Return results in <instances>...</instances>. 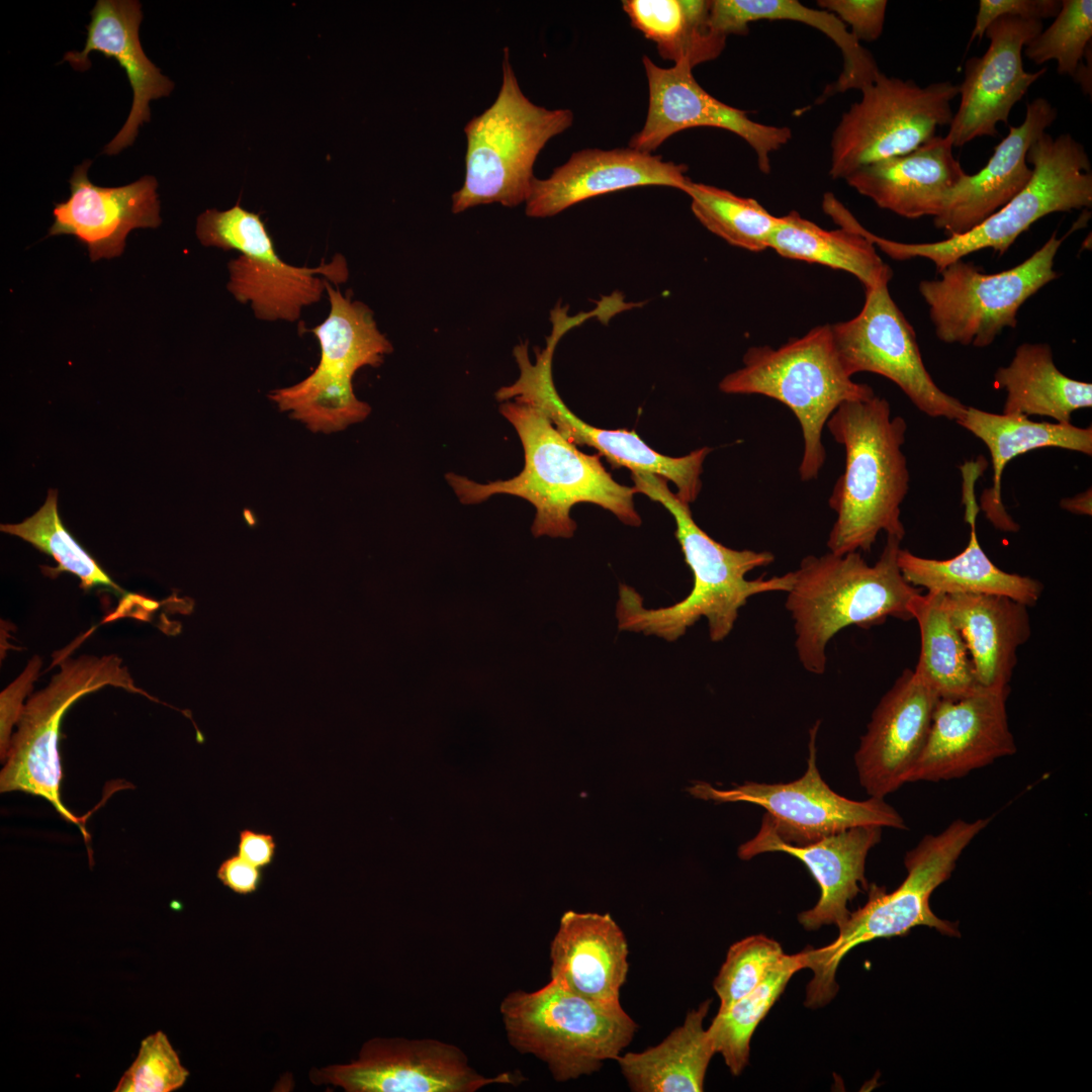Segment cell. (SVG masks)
<instances>
[{"instance_id":"1","label":"cell","mask_w":1092,"mask_h":1092,"mask_svg":"<svg viewBox=\"0 0 1092 1092\" xmlns=\"http://www.w3.org/2000/svg\"><path fill=\"white\" fill-rule=\"evenodd\" d=\"M637 492L662 505L675 522V538L693 574V587L679 602L663 608L646 609L642 597L620 583L616 608L618 627L623 631L655 635L675 641L702 617L707 618L712 641H722L732 631L739 610L755 595L788 592L793 573L747 579L751 570L771 564L769 551L735 550L710 537L695 522L690 504L670 491L665 478L645 471H631Z\"/></svg>"},{"instance_id":"2","label":"cell","mask_w":1092,"mask_h":1092,"mask_svg":"<svg viewBox=\"0 0 1092 1092\" xmlns=\"http://www.w3.org/2000/svg\"><path fill=\"white\" fill-rule=\"evenodd\" d=\"M500 414L515 428L524 450L522 471L507 480L478 483L448 473L446 479L463 504H478L495 494H511L536 509L535 537L569 538L576 529L573 506L588 503L610 511L622 523L638 527L634 486L617 482L606 470L600 454H585L568 441L536 406L506 400Z\"/></svg>"},{"instance_id":"3","label":"cell","mask_w":1092,"mask_h":1092,"mask_svg":"<svg viewBox=\"0 0 1092 1092\" xmlns=\"http://www.w3.org/2000/svg\"><path fill=\"white\" fill-rule=\"evenodd\" d=\"M826 426L844 447L845 466L828 498L836 520L827 538L834 554L870 552L881 532L903 540L901 505L909 489L902 447L907 424L873 395L842 402Z\"/></svg>"},{"instance_id":"4","label":"cell","mask_w":1092,"mask_h":1092,"mask_svg":"<svg viewBox=\"0 0 1092 1092\" xmlns=\"http://www.w3.org/2000/svg\"><path fill=\"white\" fill-rule=\"evenodd\" d=\"M902 539L887 536L876 563L866 562L859 551L804 557L792 571L786 609L794 622L795 647L802 666L810 673L826 669V648L848 626L870 628L889 617L912 620L909 605L920 593L903 576L898 553Z\"/></svg>"},{"instance_id":"5","label":"cell","mask_w":1092,"mask_h":1092,"mask_svg":"<svg viewBox=\"0 0 1092 1092\" xmlns=\"http://www.w3.org/2000/svg\"><path fill=\"white\" fill-rule=\"evenodd\" d=\"M991 818L975 821L956 819L941 832L926 834L904 858L907 876L891 893L872 885L867 903L838 929L835 940L820 948H805L806 968L813 971L807 986L805 1005L827 1004L837 993L835 975L840 962L855 946L878 938L907 934L917 926L934 928L941 934L958 935L957 924L938 918L931 910L932 892L948 880L957 861Z\"/></svg>"},{"instance_id":"6","label":"cell","mask_w":1092,"mask_h":1092,"mask_svg":"<svg viewBox=\"0 0 1092 1092\" xmlns=\"http://www.w3.org/2000/svg\"><path fill=\"white\" fill-rule=\"evenodd\" d=\"M742 362L723 377L719 389L764 395L789 407L803 436L800 478L816 479L826 459L822 432L828 419L842 402L875 395L873 388L853 381L843 369L831 325L818 326L778 349L750 347Z\"/></svg>"},{"instance_id":"7","label":"cell","mask_w":1092,"mask_h":1092,"mask_svg":"<svg viewBox=\"0 0 1092 1092\" xmlns=\"http://www.w3.org/2000/svg\"><path fill=\"white\" fill-rule=\"evenodd\" d=\"M503 81L493 103L464 126L465 177L452 194L451 210L500 203L515 207L526 202L534 180V164L545 145L569 128L570 109H548L533 103L522 91L504 49Z\"/></svg>"},{"instance_id":"8","label":"cell","mask_w":1092,"mask_h":1092,"mask_svg":"<svg viewBox=\"0 0 1092 1092\" xmlns=\"http://www.w3.org/2000/svg\"><path fill=\"white\" fill-rule=\"evenodd\" d=\"M1027 163L1032 177L1003 207L971 231L933 243L908 244L860 232L895 260L925 258L937 272L965 256L984 249L999 255L1039 218L1092 206L1091 163L1084 146L1069 133L1053 138L1042 132L1030 146Z\"/></svg>"},{"instance_id":"9","label":"cell","mask_w":1092,"mask_h":1092,"mask_svg":"<svg viewBox=\"0 0 1092 1092\" xmlns=\"http://www.w3.org/2000/svg\"><path fill=\"white\" fill-rule=\"evenodd\" d=\"M499 1010L509 1042L544 1062L557 1082L598 1072L638 1028L620 1002L592 1001L553 980L533 992L509 993Z\"/></svg>"},{"instance_id":"10","label":"cell","mask_w":1092,"mask_h":1092,"mask_svg":"<svg viewBox=\"0 0 1092 1092\" xmlns=\"http://www.w3.org/2000/svg\"><path fill=\"white\" fill-rule=\"evenodd\" d=\"M59 659L60 671L23 708L3 761L0 790L20 791L46 799L66 821L76 824L87 839L84 818L72 813L61 798L63 774L58 746L65 713L83 696L107 686L158 700L134 685L121 658L115 654L59 656Z\"/></svg>"},{"instance_id":"11","label":"cell","mask_w":1092,"mask_h":1092,"mask_svg":"<svg viewBox=\"0 0 1092 1092\" xmlns=\"http://www.w3.org/2000/svg\"><path fill=\"white\" fill-rule=\"evenodd\" d=\"M1065 238L1056 233L1011 269L988 274L973 262L953 261L939 277L922 280L919 293L929 308L936 337L947 344L984 348L1006 328H1015L1021 305L1059 277L1056 255Z\"/></svg>"},{"instance_id":"12","label":"cell","mask_w":1092,"mask_h":1092,"mask_svg":"<svg viewBox=\"0 0 1092 1092\" xmlns=\"http://www.w3.org/2000/svg\"><path fill=\"white\" fill-rule=\"evenodd\" d=\"M958 95L959 85L949 81L921 87L881 72L835 127L829 175L846 179L864 166L916 150L950 124Z\"/></svg>"},{"instance_id":"13","label":"cell","mask_w":1092,"mask_h":1092,"mask_svg":"<svg viewBox=\"0 0 1092 1092\" xmlns=\"http://www.w3.org/2000/svg\"><path fill=\"white\" fill-rule=\"evenodd\" d=\"M565 332L564 326L554 323L547 344L544 349L537 350L534 363L529 358L527 344L516 346L514 356L520 376L513 384L500 387L495 393L496 399H514L536 406L575 446L596 449L616 468L650 472L665 478L675 485V494L681 500L695 502L702 487L703 464L711 449L703 447L681 457L666 456L650 448L634 431L597 428L574 415L560 398L552 379L553 353Z\"/></svg>"},{"instance_id":"14","label":"cell","mask_w":1092,"mask_h":1092,"mask_svg":"<svg viewBox=\"0 0 1092 1092\" xmlns=\"http://www.w3.org/2000/svg\"><path fill=\"white\" fill-rule=\"evenodd\" d=\"M820 721L809 731L807 769L790 783L745 782L719 790L706 782L688 789L695 798L717 803L744 802L765 810L779 838L791 844H807L857 826L875 825L907 829L903 817L884 799L854 801L835 793L822 779L816 763V737Z\"/></svg>"},{"instance_id":"15","label":"cell","mask_w":1092,"mask_h":1092,"mask_svg":"<svg viewBox=\"0 0 1092 1092\" xmlns=\"http://www.w3.org/2000/svg\"><path fill=\"white\" fill-rule=\"evenodd\" d=\"M845 372H872L893 381L923 414L960 421L967 410L942 391L927 371L915 332L890 295L888 285L866 290L861 310L831 325Z\"/></svg>"},{"instance_id":"16","label":"cell","mask_w":1092,"mask_h":1092,"mask_svg":"<svg viewBox=\"0 0 1092 1092\" xmlns=\"http://www.w3.org/2000/svg\"><path fill=\"white\" fill-rule=\"evenodd\" d=\"M310 1078L349 1092H474L520 1081L511 1072L485 1077L459 1048L431 1038H373L357 1060L314 1071Z\"/></svg>"},{"instance_id":"17","label":"cell","mask_w":1092,"mask_h":1092,"mask_svg":"<svg viewBox=\"0 0 1092 1092\" xmlns=\"http://www.w3.org/2000/svg\"><path fill=\"white\" fill-rule=\"evenodd\" d=\"M648 83V109L642 128L629 148L651 153L668 138L692 127H717L744 140L756 155L759 170L770 172V156L789 143L788 126L767 125L749 118L746 111L716 99L696 81L686 63L670 68L656 65L643 56Z\"/></svg>"},{"instance_id":"18","label":"cell","mask_w":1092,"mask_h":1092,"mask_svg":"<svg viewBox=\"0 0 1092 1092\" xmlns=\"http://www.w3.org/2000/svg\"><path fill=\"white\" fill-rule=\"evenodd\" d=\"M1043 29L1042 21L1002 16L986 29L989 47L982 57L965 64L959 85L961 101L945 135L954 147L975 139L996 136L997 125L1007 124L1010 111L1046 69L1025 72V44Z\"/></svg>"},{"instance_id":"19","label":"cell","mask_w":1092,"mask_h":1092,"mask_svg":"<svg viewBox=\"0 0 1092 1092\" xmlns=\"http://www.w3.org/2000/svg\"><path fill=\"white\" fill-rule=\"evenodd\" d=\"M1009 692V687H980L956 700L939 699L906 784L961 779L1016 753L1006 706Z\"/></svg>"},{"instance_id":"20","label":"cell","mask_w":1092,"mask_h":1092,"mask_svg":"<svg viewBox=\"0 0 1092 1092\" xmlns=\"http://www.w3.org/2000/svg\"><path fill=\"white\" fill-rule=\"evenodd\" d=\"M938 700L914 669H905L882 697L854 754L859 784L871 797L884 799L906 784Z\"/></svg>"},{"instance_id":"21","label":"cell","mask_w":1092,"mask_h":1092,"mask_svg":"<svg viewBox=\"0 0 1092 1092\" xmlns=\"http://www.w3.org/2000/svg\"><path fill=\"white\" fill-rule=\"evenodd\" d=\"M687 172L685 164L629 147L579 150L548 178H534L525 212L529 217H550L596 196L639 186L682 191L691 181Z\"/></svg>"},{"instance_id":"22","label":"cell","mask_w":1092,"mask_h":1092,"mask_svg":"<svg viewBox=\"0 0 1092 1092\" xmlns=\"http://www.w3.org/2000/svg\"><path fill=\"white\" fill-rule=\"evenodd\" d=\"M882 827L869 825L846 829L807 844H791L779 838L764 813L754 837L738 847L743 860L765 852L788 853L803 862L820 889L816 905L799 914L801 925L818 929L839 927L849 915L847 903L868 888L864 866L869 851L881 841Z\"/></svg>"},{"instance_id":"23","label":"cell","mask_w":1092,"mask_h":1092,"mask_svg":"<svg viewBox=\"0 0 1092 1092\" xmlns=\"http://www.w3.org/2000/svg\"><path fill=\"white\" fill-rule=\"evenodd\" d=\"M91 160L75 167L70 197L55 204L49 236L73 235L88 248L91 261L122 254L128 233L161 224L158 182L146 175L119 187H100L88 178Z\"/></svg>"},{"instance_id":"24","label":"cell","mask_w":1092,"mask_h":1092,"mask_svg":"<svg viewBox=\"0 0 1092 1092\" xmlns=\"http://www.w3.org/2000/svg\"><path fill=\"white\" fill-rule=\"evenodd\" d=\"M1057 115V109L1044 98L1027 103L1024 120L1009 126L988 163L979 172L966 174L949 191L933 217L934 225L948 237L965 234L1019 193L1032 177L1027 152Z\"/></svg>"},{"instance_id":"25","label":"cell","mask_w":1092,"mask_h":1092,"mask_svg":"<svg viewBox=\"0 0 1092 1092\" xmlns=\"http://www.w3.org/2000/svg\"><path fill=\"white\" fill-rule=\"evenodd\" d=\"M90 13L84 50L68 52L64 61L75 70L85 71L90 68L88 55L99 52L115 59L125 71L132 88V106L124 125L102 152L115 155L134 142L140 125L150 121V101L168 96L174 83L161 74L142 49L139 27L143 13L139 1L98 0Z\"/></svg>"},{"instance_id":"26","label":"cell","mask_w":1092,"mask_h":1092,"mask_svg":"<svg viewBox=\"0 0 1092 1092\" xmlns=\"http://www.w3.org/2000/svg\"><path fill=\"white\" fill-rule=\"evenodd\" d=\"M626 936L610 914H563L550 944L551 980L582 998L620 1002L629 963Z\"/></svg>"},{"instance_id":"27","label":"cell","mask_w":1092,"mask_h":1092,"mask_svg":"<svg viewBox=\"0 0 1092 1092\" xmlns=\"http://www.w3.org/2000/svg\"><path fill=\"white\" fill-rule=\"evenodd\" d=\"M946 136L935 135L916 150L864 166L845 180L879 207L902 217H934L966 175Z\"/></svg>"},{"instance_id":"28","label":"cell","mask_w":1092,"mask_h":1092,"mask_svg":"<svg viewBox=\"0 0 1092 1092\" xmlns=\"http://www.w3.org/2000/svg\"><path fill=\"white\" fill-rule=\"evenodd\" d=\"M978 468L973 463H966L962 467L963 503L966 507V521L971 528L968 545L958 555L942 560L921 557L900 548V570L910 584L924 587L927 592L945 596H1004L1032 607L1042 595V583L1030 576L1003 571L991 561L979 543L976 529L979 507L974 495V483L980 474Z\"/></svg>"},{"instance_id":"29","label":"cell","mask_w":1092,"mask_h":1092,"mask_svg":"<svg viewBox=\"0 0 1092 1092\" xmlns=\"http://www.w3.org/2000/svg\"><path fill=\"white\" fill-rule=\"evenodd\" d=\"M229 291L238 301L249 302L263 321L295 322L304 306L322 298L327 281L338 285L348 278L342 255L317 267H296L282 261L275 247L240 255L229 263Z\"/></svg>"},{"instance_id":"30","label":"cell","mask_w":1092,"mask_h":1092,"mask_svg":"<svg viewBox=\"0 0 1092 1092\" xmlns=\"http://www.w3.org/2000/svg\"><path fill=\"white\" fill-rule=\"evenodd\" d=\"M824 212L839 230H824L797 211L780 216L768 248L784 258L843 270L855 276L864 290L888 285L892 269L881 259L876 246L857 228V219L830 192L824 194Z\"/></svg>"},{"instance_id":"31","label":"cell","mask_w":1092,"mask_h":1092,"mask_svg":"<svg viewBox=\"0 0 1092 1092\" xmlns=\"http://www.w3.org/2000/svg\"><path fill=\"white\" fill-rule=\"evenodd\" d=\"M945 609L969 650L978 684L1007 688L1017 650L1031 635L1027 606L1004 596L944 595Z\"/></svg>"},{"instance_id":"32","label":"cell","mask_w":1092,"mask_h":1092,"mask_svg":"<svg viewBox=\"0 0 1092 1092\" xmlns=\"http://www.w3.org/2000/svg\"><path fill=\"white\" fill-rule=\"evenodd\" d=\"M957 423L979 438L990 452L993 485L982 495V510L1003 531L1016 532L1019 528L1001 500V478L1007 463L1018 455L1045 447L1092 454L1091 427L1033 422L1026 416L994 414L973 406H968Z\"/></svg>"},{"instance_id":"33","label":"cell","mask_w":1092,"mask_h":1092,"mask_svg":"<svg viewBox=\"0 0 1092 1092\" xmlns=\"http://www.w3.org/2000/svg\"><path fill=\"white\" fill-rule=\"evenodd\" d=\"M792 20L820 30L841 51L843 68L837 80L826 86L820 101L850 89L862 90L881 73L873 55L847 30L834 14L809 8L796 0H714L710 3V23L718 33L745 35L750 22Z\"/></svg>"},{"instance_id":"34","label":"cell","mask_w":1092,"mask_h":1092,"mask_svg":"<svg viewBox=\"0 0 1092 1092\" xmlns=\"http://www.w3.org/2000/svg\"><path fill=\"white\" fill-rule=\"evenodd\" d=\"M711 1000L691 1010L684 1023L661 1042L639 1053L617 1057L620 1070L634 1092H701L706 1072L716 1054L704 1029Z\"/></svg>"},{"instance_id":"35","label":"cell","mask_w":1092,"mask_h":1092,"mask_svg":"<svg viewBox=\"0 0 1092 1092\" xmlns=\"http://www.w3.org/2000/svg\"><path fill=\"white\" fill-rule=\"evenodd\" d=\"M994 383L1006 391L1004 415L1042 416L1070 424L1074 412L1092 406V384L1062 373L1048 344L1019 345L1011 362L995 372Z\"/></svg>"},{"instance_id":"36","label":"cell","mask_w":1092,"mask_h":1092,"mask_svg":"<svg viewBox=\"0 0 1092 1092\" xmlns=\"http://www.w3.org/2000/svg\"><path fill=\"white\" fill-rule=\"evenodd\" d=\"M705 0H625L622 7L631 25L655 42L659 56L692 68L713 61L723 52L726 36L710 23Z\"/></svg>"},{"instance_id":"37","label":"cell","mask_w":1092,"mask_h":1092,"mask_svg":"<svg viewBox=\"0 0 1092 1092\" xmlns=\"http://www.w3.org/2000/svg\"><path fill=\"white\" fill-rule=\"evenodd\" d=\"M909 611L920 631V653L914 671L939 699L956 700L981 686L967 645L950 619L944 595L918 593Z\"/></svg>"},{"instance_id":"38","label":"cell","mask_w":1092,"mask_h":1092,"mask_svg":"<svg viewBox=\"0 0 1092 1092\" xmlns=\"http://www.w3.org/2000/svg\"><path fill=\"white\" fill-rule=\"evenodd\" d=\"M330 311L326 320L308 330L318 341L317 366L354 377L364 366H379L392 352L388 339L378 330L372 310L361 301H353L326 282Z\"/></svg>"},{"instance_id":"39","label":"cell","mask_w":1092,"mask_h":1092,"mask_svg":"<svg viewBox=\"0 0 1092 1092\" xmlns=\"http://www.w3.org/2000/svg\"><path fill=\"white\" fill-rule=\"evenodd\" d=\"M352 379L316 366L298 383L272 390L269 398L311 432H339L362 422L371 411L356 397Z\"/></svg>"},{"instance_id":"40","label":"cell","mask_w":1092,"mask_h":1092,"mask_svg":"<svg viewBox=\"0 0 1092 1092\" xmlns=\"http://www.w3.org/2000/svg\"><path fill=\"white\" fill-rule=\"evenodd\" d=\"M804 968V950L796 954L785 953L755 989L725 1012L716 1014L707 1031L716 1054L722 1055L732 1075H740L747 1066L754 1030L784 992L792 976Z\"/></svg>"},{"instance_id":"41","label":"cell","mask_w":1092,"mask_h":1092,"mask_svg":"<svg viewBox=\"0 0 1092 1092\" xmlns=\"http://www.w3.org/2000/svg\"><path fill=\"white\" fill-rule=\"evenodd\" d=\"M682 192L691 198L694 215L714 235L750 252L768 248L780 216L769 213L754 198L692 180Z\"/></svg>"},{"instance_id":"42","label":"cell","mask_w":1092,"mask_h":1092,"mask_svg":"<svg viewBox=\"0 0 1092 1092\" xmlns=\"http://www.w3.org/2000/svg\"><path fill=\"white\" fill-rule=\"evenodd\" d=\"M0 530L18 536L40 552L51 555L57 561V566H41L44 574L56 577L67 571L80 578V586L85 590L106 586L116 593H123L64 527L59 515L56 489H49L44 504L31 517L20 524H1Z\"/></svg>"},{"instance_id":"43","label":"cell","mask_w":1092,"mask_h":1092,"mask_svg":"<svg viewBox=\"0 0 1092 1092\" xmlns=\"http://www.w3.org/2000/svg\"><path fill=\"white\" fill-rule=\"evenodd\" d=\"M1092 39V1L1063 0L1052 24L1024 47V55L1036 65L1057 62L1061 75L1073 78Z\"/></svg>"},{"instance_id":"44","label":"cell","mask_w":1092,"mask_h":1092,"mask_svg":"<svg viewBox=\"0 0 1092 1092\" xmlns=\"http://www.w3.org/2000/svg\"><path fill=\"white\" fill-rule=\"evenodd\" d=\"M784 954L781 944L763 934L733 943L713 982L720 1000L717 1013L725 1012L755 989Z\"/></svg>"},{"instance_id":"45","label":"cell","mask_w":1092,"mask_h":1092,"mask_svg":"<svg viewBox=\"0 0 1092 1092\" xmlns=\"http://www.w3.org/2000/svg\"><path fill=\"white\" fill-rule=\"evenodd\" d=\"M189 1076L167 1035L159 1030L144 1038L138 1056L120 1078L115 1092H171Z\"/></svg>"},{"instance_id":"46","label":"cell","mask_w":1092,"mask_h":1092,"mask_svg":"<svg viewBox=\"0 0 1092 1092\" xmlns=\"http://www.w3.org/2000/svg\"><path fill=\"white\" fill-rule=\"evenodd\" d=\"M819 7L834 14L860 42L878 39L884 29L886 0H819Z\"/></svg>"},{"instance_id":"47","label":"cell","mask_w":1092,"mask_h":1092,"mask_svg":"<svg viewBox=\"0 0 1092 1092\" xmlns=\"http://www.w3.org/2000/svg\"><path fill=\"white\" fill-rule=\"evenodd\" d=\"M1061 9L1059 0H980L971 40L981 39L987 27L1002 16L1042 21L1055 18Z\"/></svg>"},{"instance_id":"48","label":"cell","mask_w":1092,"mask_h":1092,"mask_svg":"<svg viewBox=\"0 0 1092 1092\" xmlns=\"http://www.w3.org/2000/svg\"><path fill=\"white\" fill-rule=\"evenodd\" d=\"M41 665L40 658L33 656L22 673L0 695V756L3 762L12 738V728L22 714L24 698L32 689Z\"/></svg>"},{"instance_id":"49","label":"cell","mask_w":1092,"mask_h":1092,"mask_svg":"<svg viewBox=\"0 0 1092 1092\" xmlns=\"http://www.w3.org/2000/svg\"><path fill=\"white\" fill-rule=\"evenodd\" d=\"M260 870L237 853L219 864L216 875L218 880L233 892L248 895L256 892L260 886L262 879Z\"/></svg>"},{"instance_id":"50","label":"cell","mask_w":1092,"mask_h":1092,"mask_svg":"<svg viewBox=\"0 0 1092 1092\" xmlns=\"http://www.w3.org/2000/svg\"><path fill=\"white\" fill-rule=\"evenodd\" d=\"M276 853V840L270 833L242 829L239 834L238 854L259 869L271 864Z\"/></svg>"},{"instance_id":"51","label":"cell","mask_w":1092,"mask_h":1092,"mask_svg":"<svg viewBox=\"0 0 1092 1092\" xmlns=\"http://www.w3.org/2000/svg\"><path fill=\"white\" fill-rule=\"evenodd\" d=\"M1091 489L1081 492L1073 497L1064 498L1061 500V507L1071 513L1077 515L1091 516L1092 514V498Z\"/></svg>"},{"instance_id":"52","label":"cell","mask_w":1092,"mask_h":1092,"mask_svg":"<svg viewBox=\"0 0 1092 1092\" xmlns=\"http://www.w3.org/2000/svg\"><path fill=\"white\" fill-rule=\"evenodd\" d=\"M1073 78L1081 86L1085 94L1091 95L1092 92V78H1091V57L1086 62H1083L1078 67Z\"/></svg>"},{"instance_id":"53","label":"cell","mask_w":1092,"mask_h":1092,"mask_svg":"<svg viewBox=\"0 0 1092 1092\" xmlns=\"http://www.w3.org/2000/svg\"><path fill=\"white\" fill-rule=\"evenodd\" d=\"M555 311H560V310H559V308H556V310H555ZM552 312H554V311H552ZM562 312H563V311H562ZM571 320L573 321V323H575V320H573V318H571Z\"/></svg>"}]
</instances>
